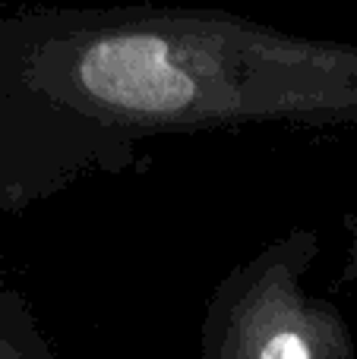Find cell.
<instances>
[{"label":"cell","instance_id":"5","mask_svg":"<svg viewBox=\"0 0 357 359\" xmlns=\"http://www.w3.org/2000/svg\"><path fill=\"white\" fill-rule=\"evenodd\" d=\"M342 284H357V215L348 217V243H345V262L339 271Z\"/></svg>","mask_w":357,"mask_h":359},{"label":"cell","instance_id":"1","mask_svg":"<svg viewBox=\"0 0 357 359\" xmlns=\"http://www.w3.org/2000/svg\"><path fill=\"white\" fill-rule=\"evenodd\" d=\"M0 95L139 139L231 126L357 123V44L225 10L0 13Z\"/></svg>","mask_w":357,"mask_h":359},{"label":"cell","instance_id":"2","mask_svg":"<svg viewBox=\"0 0 357 359\" xmlns=\"http://www.w3.org/2000/svg\"><path fill=\"white\" fill-rule=\"evenodd\" d=\"M320 233L294 227L219 280L200 328V359H357L332 299L304 287Z\"/></svg>","mask_w":357,"mask_h":359},{"label":"cell","instance_id":"3","mask_svg":"<svg viewBox=\"0 0 357 359\" xmlns=\"http://www.w3.org/2000/svg\"><path fill=\"white\" fill-rule=\"evenodd\" d=\"M133 164L136 139L126 133L35 98L0 95V215Z\"/></svg>","mask_w":357,"mask_h":359},{"label":"cell","instance_id":"4","mask_svg":"<svg viewBox=\"0 0 357 359\" xmlns=\"http://www.w3.org/2000/svg\"><path fill=\"white\" fill-rule=\"evenodd\" d=\"M0 359H57L22 293L0 280Z\"/></svg>","mask_w":357,"mask_h":359}]
</instances>
